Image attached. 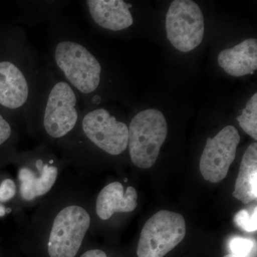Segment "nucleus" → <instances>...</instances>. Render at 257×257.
Listing matches in <instances>:
<instances>
[{"label":"nucleus","mask_w":257,"mask_h":257,"mask_svg":"<svg viewBox=\"0 0 257 257\" xmlns=\"http://www.w3.org/2000/svg\"><path fill=\"white\" fill-rule=\"evenodd\" d=\"M218 62L226 73L233 77L253 74L257 69L256 39H247L233 48L221 51Z\"/></svg>","instance_id":"obj_13"},{"label":"nucleus","mask_w":257,"mask_h":257,"mask_svg":"<svg viewBox=\"0 0 257 257\" xmlns=\"http://www.w3.org/2000/svg\"><path fill=\"white\" fill-rule=\"evenodd\" d=\"M231 254L239 257H254L256 255V242L254 240L234 236L230 239Z\"/></svg>","instance_id":"obj_18"},{"label":"nucleus","mask_w":257,"mask_h":257,"mask_svg":"<svg viewBox=\"0 0 257 257\" xmlns=\"http://www.w3.org/2000/svg\"><path fill=\"white\" fill-rule=\"evenodd\" d=\"M128 147L130 158L140 169L155 165L168 135L167 121L162 111L149 109L140 111L130 121Z\"/></svg>","instance_id":"obj_6"},{"label":"nucleus","mask_w":257,"mask_h":257,"mask_svg":"<svg viewBox=\"0 0 257 257\" xmlns=\"http://www.w3.org/2000/svg\"><path fill=\"white\" fill-rule=\"evenodd\" d=\"M223 257H239V256H235V255L231 254V253H230V254L226 255V256H224Z\"/></svg>","instance_id":"obj_23"},{"label":"nucleus","mask_w":257,"mask_h":257,"mask_svg":"<svg viewBox=\"0 0 257 257\" xmlns=\"http://www.w3.org/2000/svg\"><path fill=\"white\" fill-rule=\"evenodd\" d=\"M240 126L254 140H257V94L255 93L246 103V107L237 117Z\"/></svg>","instance_id":"obj_17"},{"label":"nucleus","mask_w":257,"mask_h":257,"mask_svg":"<svg viewBox=\"0 0 257 257\" xmlns=\"http://www.w3.org/2000/svg\"><path fill=\"white\" fill-rule=\"evenodd\" d=\"M256 205L254 206L251 213L245 209L236 213L234 216L235 224L246 232H254L257 229Z\"/></svg>","instance_id":"obj_19"},{"label":"nucleus","mask_w":257,"mask_h":257,"mask_svg":"<svg viewBox=\"0 0 257 257\" xmlns=\"http://www.w3.org/2000/svg\"><path fill=\"white\" fill-rule=\"evenodd\" d=\"M13 162L18 165L20 197L27 202H33L50 192L62 165V160L43 144L32 151L18 153Z\"/></svg>","instance_id":"obj_5"},{"label":"nucleus","mask_w":257,"mask_h":257,"mask_svg":"<svg viewBox=\"0 0 257 257\" xmlns=\"http://www.w3.org/2000/svg\"><path fill=\"white\" fill-rule=\"evenodd\" d=\"M186 222L178 213L161 210L144 225L139 239L138 257H164L185 237Z\"/></svg>","instance_id":"obj_8"},{"label":"nucleus","mask_w":257,"mask_h":257,"mask_svg":"<svg viewBox=\"0 0 257 257\" xmlns=\"http://www.w3.org/2000/svg\"><path fill=\"white\" fill-rule=\"evenodd\" d=\"M167 38L177 50L190 52L202 43L204 34L203 13L192 0L172 2L166 18Z\"/></svg>","instance_id":"obj_9"},{"label":"nucleus","mask_w":257,"mask_h":257,"mask_svg":"<svg viewBox=\"0 0 257 257\" xmlns=\"http://www.w3.org/2000/svg\"><path fill=\"white\" fill-rule=\"evenodd\" d=\"M40 62L20 25L0 24V112L25 127L40 79Z\"/></svg>","instance_id":"obj_2"},{"label":"nucleus","mask_w":257,"mask_h":257,"mask_svg":"<svg viewBox=\"0 0 257 257\" xmlns=\"http://www.w3.org/2000/svg\"><path fill=\"white\" fill-rule=\"evenodd\" d=\"M83 107L78 93L46 60L40 62V79L27 130L47 146L62 151L77 131Z\"/></svg>","instance_id":"obj_3"},{"label":"nucleus","mask_w":257,"mask_h":257,"mask_svg":"<svg viewBox=\"0 0 257 257\" xmlns=\"http://www.w3.org/2000/svg\"><path fill=\"white\" fill-rule=\"evenodd\" d=\"M16 184L12 179H3L0 183V203L10 202L17 194Z\"/></svg>","instance_id":"obj_20"},{"label":"nucleus","mask_w":257,"mask_h":257,"mask_svg":"<svg viewBox=\"0 0 257 257\" xmlns=\"http://www.w3.org/2000/svg\"><path fill=\"white\" fill-rule=\"evenodd\" d=\"M18 126L0 112V168L14 162L18 155Z\"/></svg>","instance_id":"obj_16"},{"label":"nucleus","mask_w":257,"mask_h":257,"mask_svg":"<svg viewBox=\"0 0 257 257\" xmlns=\"http://www.w3.org/2000/svg\"><path fill=\"white\" fill-rule=\"evenodd\" d=\"M239 142V133L233 126H225L214 138H208L199 163L203 178L211 183L224 179L235 160Z\"/></svg>","instance_id":"obj_10"},{"label":"nucleus","mask_w":257,"mask_h":257,"mask_svg":"<svg viewBox=\"0 0 257 257\" xmlns=\"http://www.w3.org/2000/svg\"><path fill=\"white\" fill-rule=\"evenodd\" d=\"M138 192L133 187H128L124 191L119 182H111L101 189L98 195L96 215L101 220H108L114 213L131 212L138 206Z\"/></svg>","instance_id":"obj_12"},{"label":"nucleus","mask_w":257,"mask_h":257,"mask_svg":"<svg viewBox=\"0 0 257 257\" xmlns=\"http://www.w3.org/2000/svg\"><path fill=\"white\" fill-rule=\"evenodd\" d=\"M80 4L88 20L101 30L123 32L133 25L131 3L123 0H86Z\"/></svg>","instance_id":"obj_11"},{"label":"nucleus","mask_w":257,"mask_h":257,"mask_svg":"<svg viewBox=\"0 0 257 257\" xmlns=\"http://www.w3.org/2000/svg\"><path fill=\"white\" fill-rule=\"evenodd\" d=\"M90 225V215L82 205L69 204L61 208L47 231L49 256H77Z\"/></svg>","instance_id":"obj_7"},{"label":"nucleus","mask_w":257,"mask_h":257,"mask_svg":"<svg viewBox=\"0 0 257 257\" xmlns=\"http://www.w3.org/2000/svg\"><path fill=\"white\" fill-rule=\"evenodd\" d=\"M233 197L243 204H249L257 198V144H251L243 154Z\"/></svg>","instance_id":"obj_15"},{"label":"nucleus","mask_w":257,"mask_h":257,"mask_svg":"<svg viewBox=\"0 0 257 257\" xmlns=\"http://www.w3.org/2000/svg\"><path fill=\"white\" fill-rule=\"evenodd\" d=\"M47 59L78 93L83 109L100 105L105 69L89 37L63 15L47 25Z\"/></svg>","instance_id":"obj_1"},{"label":"nucleus","mask_w":257,"mask_h":257,"mask_svg":"<svg viewBox=\"0 0 257 257\" xmlns=\"http://www.w3.org/2000/svg\"><path fill=\"white\" fill-rule=\"evenodd\" d=\"M66 0H22L17 2L19 10L15 24L33 27L40 24L48 25L64 15V10L70 5Z\"/></svg>","instance_id":"obj_14"},{"label":"nucleus","mask_w":257,"mask_h":257,"mask_svg":"<svg viewBox=\"0 0 257 257\" xmlns=\"http://www.w3.org/2000/svg\"><path fill=\"white\" fill-rule=\"evenodd\" d=\"M128 140L127 124L106 108L94 106L83 109L77 131L63 152L67 158L77 163L93 149L116 157L126 151Z\"/></svg>","instance_id":"obj_4"},{"label":"nucleus","mask_w":257,"mask_h":257,"mask_svg":"<svg viewBox=\"0 0 257 257\" xmlns=\"http://www.w3.org/2000/svg\"><path fill=\"white\" fill-rule=\"evenodd\" d=\"M79 257H107V256L102 250L90 249L83 253Z\"/></svg>","instance_id":"obj_21"},{"label":"nucleus","mask_w":257,"mask_h":257,"mask_svg":"<svg viewBox=\"0 0 257 257\" xmlns=\"http://www.w3.org/2000/svg\"><path fill=\"white\" fill-rule=\"evenodd\" d=\"M5 214H6L5 208L0 204V216H4Z\"/></svg>","instance_id":"obj_22"}]
</instances>
